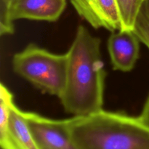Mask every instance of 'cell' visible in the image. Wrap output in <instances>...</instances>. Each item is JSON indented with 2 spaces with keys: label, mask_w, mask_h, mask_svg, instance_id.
Instances as JSON below:
<instances>
[{
  "label": "cell",
  "mask_w": 149,
  "mask_h": 149,
  "mask_svg": "<svg viewBox=\"0 0 149 149\" xmlns=\"http://www.w3.org/2000/svg\"><path fill=\"white\" fill-rule=\"evenodd\" d=\"M65 84L59 97L64 109L74 116L101 111L106 71L100 54V39L79 26L66 52Z\"/></svg>",
  "instance_id": "cell-1"
},
{
  "label": "cell",
  "mask_w": 149,
  "mask_h": 149,
  "mask_svg": "<svg viewBox=\"0 0 149 149\" xmlns=\"http://www.w3.org/2000/svg\"><path fill=\"white\" fill-rule=\"evenodd\" d=\"M66 120L74 149H149V128L138 116L102 109Z\"/></svg>",
  "instance_id": "cell-2"
},
{
  "label": "cell",
  "mask_w": 149,
  "mask_h": 149,
  "mask_svg": "<svg viewBox=\"0 0 149 149\" xmlns=\"http://www.w3.org/2000/svg\"><path fill=\"white\" fill-rule=\"evenodd\" d=\"M13 71L42 93L60 97L65 84L66 54H55L29 44L13 55Z\"/></svg>",
  "instance_id": "cell-3"
},
{
  "label": "cell",
  "mask_w": 149,
  "mask_h": 149,
  "mask_svg": "<svg viewBox=\"0 0 149 149\" xmlns=\"http://www.w3.org/2000/svg\"><path fill=\"white\" fill-rule=\"evenodd\" d=\"M31 134L39 149H70L73 148L67 129V120L44 117L24 111Z\"/></svg>",
  "instance_id": "cell-4"
},
{
  "label": "cell",
  "mask_w": 149,
  "mask_h": 149,
  "mask_svg": "<svg viewBox=\"0 0 149 149\" xmlns=\"http://www.w3.org/2000/svg\"><path fill=\"white\" fill-rule=\"evenodd\" d=\"M80 17L95 29L116 31L122 29L117 0H71Z\"/></svg>",
  "instance_id": "cell-5"
},
{
  "label": "cell",
  "mask_w": 149,
  "mask_h": 149,
  "mask_svg": "<svg viewBox=\"0 0 149 149\" xmlns=\"http://www.w3.org/2000/svg\"><path fill=\"white\" fill-rule=\"evenodd\" d=\"M66 7V0H10L7 19L10 24L17 20L55 22Z\"/></svg>",
  "instance_id": "cell-6"
},
{
  "label": "cell",
  "mask_w": 149,
  "mask_h": 149,
  "mask_svg": "<svg viewBox=\"0 0 149 149\" xmlns=\"http://www.w3.org/2000/svg\"><path fill=\"white\" fill-rule=\"evenodd\" d=\"M108 51L113 69L129 72L139 58L140 40L132 30L116 31L109 36Z\"/></svg>",
  "instance_id": "cell-7"
},
{
  "label": "cell",
  "mask_w": 149,
  "mask_h": 149,
  "mask_svg": "<svg viewBox=\"0 0 149 149\" xmlns=\"http://www.w3.org/2000/svg\"><path fill=\"white\" fill-rule=\"evenodd\" d=\"M0 137H5L20 149H39L31 134L24 111L13 104L7 128L0 132Z\"/></svg>",
  "instance_id": "cell-8"
},
{
  "label": "cell",
  "mask_w": 149,
  "mask_h": 149,
  "mask_svg": "<svg viewBox=\"0 0 149 149\" xmlns=\"http://www.w3.org/2000/svg\"><path fill=\"white\" fill-rule=\"evenodd\" d=\"M132 31L149 49V0H143L134 23Z\"/></svg>",
  "instance_id": "cell-9"
},
{
  "label": "cell",
  "mask_w": 149,
  "mask_h": 149,
  "mask_svg": "<svg viewBox=\"0 0 149 149\" xmlns=\"http://www.w3.org/2000/svg\"><path fill=\"white\" fill-rule=\"evenodd\" d=\"M143 0H117L122 29L132 30L140 7Z\"/></svg>",
  "instance_id": "cell-10"
},
{
  "label": "cell",
  "mask_w": 149,
  "mask_h": 149,
  "mask_svg": "<svg viewBox=\"0 0 149 149\" xmlns=\"http://www.w3.org/2000/svg\"><path fill=\"white\" fill-rule=\"evenodd\" d=\"M14 99L11 92L6 86H0V132L7 128L12 106L14 104Z\"/></svg>",
  "instance_id": "cell-11"
},
{
  "label": "cell",
  "mask_w": 149,
  "mask_h": 149,
  "mask_svg": "<svg viewBox=\"0 0 149 149\" xmlns=\"http://www.w3.org/2000/svg\"><path fill=\"white\" fill-rule=\"evenodd\" d=\"M10 0H0V33L1 35L13 34L14 25L10 24L7 19V10Z\"/></svg>",
  "instance_id": "cell-12"
},
{
  "label": "cell",
  "mask_w": 149,
  "mask_h": 149,
  "mask_svg": "<svg viewBox=\"0 0 149 149\" xmlns=\"http://www.w3.org/2000/svg\"><path fill=\"white\" fill-rule=\"evenodd\" d=\"M139 119H141V122L149 128V95L147 98L144 107L143 109L142 112H141V115L139 116Z\"/></svg>",
  "instance_id": "cell-13"
},
{
  "label": "cell",
  "mask_w": 149,
  "mask_h": 149,
  "mask_svg": "<svg viewBox=\"0 0 149 149\" xmlns=\"http://www.w3.org/2000/svg\"><path fill=\"white\" fill-rule=\"evenodd\" d=\"M0 144L1 149H20L5 137H0Z\"/></svg>",
  "instance_id": "cell-14"
},
{
  "label": "cell",
  "mask_w": 149,
  "mask_h": 149,
  "mask_svg": "<svg viewBox=\"0 0 149 149\" xmlns=\"http://www.w3.org/2000/svg\"><path fill=\"white\" fill-rule=\"evenodd\" d=\"M70 149H74V148H70Z\"/></svg>",
  "instance_id": "cell-15"
}]
</instances>
